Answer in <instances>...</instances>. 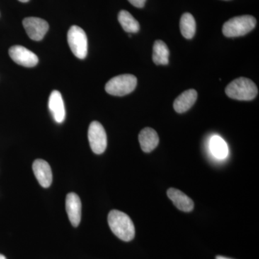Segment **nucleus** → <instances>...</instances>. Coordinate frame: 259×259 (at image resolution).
Returning <instances> with one entry per match:
<instances>
[{
	"instance_id": "obj_2",
	"label": "nucleus",
	"mask_w": 259,
	"mask_h": 259,
	"mask_svg": "<svg viewBox=\"0 0 259 259\" xmlns=\"http://www.w3.org/2000/svg\"><path fill=\"white\" fill-rule=\"evenodd\" d=\"M226 93L233 100L250 101L258 95V88L251 80L241 77L233 80L227 86Z\"/></svg>"
},
{
	"instance_id": "obj_3",
	"label": "nucleus",
	"mask_w": 259,
	"mask_h": 259,
	"mask_svg": "<svg viewBox=\"0 0 259 259\" xmlns=\"http://www.w3.org/2000/svg\"><path fill=\"white\" fill-rule=\"evenodd\" d=\"M255 25L256 20L251 15L235 17L223 25V35L228 37L243 36L253 30Z\"/></svg>"
},
{
	"instance_id": "obj_10",
	"label": "nucleus",
	"mask_w": 259,
	"mask_h": 259,
	"mask_svg": "<svg viewBox=\"0 0 259 259\" xmlns=\"http://www.w3.org/2000/svg\"><path fill=\"white\" fill-rule=\"evenodd\" d=\"M32 170L37 182L44 188L50 187L52 183L53 175L50 165L47 161L37 159L33 162Z\"/></svg>"
},
{
	"instance_id": "obj_1",
	"label": "nucleus",
	"mask_w": 259,
	"mask_h": 259,
	"mask_svg": "<svg viewBox=\"0 0 259 259\" xmlns=\"http://www.w3.org/2000/svg\"><path fill=\"white\" fill-rule=\"evenodd\" d=\"M108 224L112 233L122 241H132L135 237V226L131 218L121 211L113 209L108 214Z\"/></svg>"
},
{
	"instance_id": "obj_5",
	"label": "nucleus",
	"mask_w": 259,
	"mask_h": 259,
	"mask_svg": "<svg viewBox=\"0 0 259 259\" xmlns=\"http://www.w3.org/2000/svg\"><path fill=\"white\" fill-rule=\"evenodd\" d=\"M68 42L74 55L83 59L88 55V40L84 30L77 25H73L68 32Z\"/></svg>"
},
{
	"instance_id": "obj_4",
	"label": "nucleus",
	"mask_w": 259,
	"mask_h": 259,
	"mask_svg": "<svg viewBox=\"0 0 259 259\" xmlns=\"http://www.w3.org/2000/svg\"><path fill=\"white\" fill-rule=\"evenodd\" d=\"M137 86V78L132 74H122L112 78L105 85L107 93L122 97L134 91Z\"/></svg>"
},
{
	"instance_id": "obj_13",
	"label": "nucleus",
	"mask_w": 259,
	"mask_h": 259,
	"mask_svg": "<svg viewBox=\"0 0 259 259\" xmlns=\"http://www.w3.org/2000/svg\"><path fill=\"white\" fill-rule=\"evenodd\" d=\"M140 146L146 153H150L157 147L159 138L156 131L151 127H146L140 133L139 136Z\"/></svg>"
},
{
	"instance_id": "obj_21",
	"label": "nucleus",
	"mask_w": 259,
	"mask_h": 259,
	"mask_svg": "<svg viewBox=\"0 0 259 259\" xmlns=\"http://www.w3.org/2000/svg\"><path fill=\"white\" fill-rule=\"evenodd\" d=\"M18 1L21 2V3H28V2L30 1V0H18Z\"/></svg>"
},
{
	"instance_id": "obj_19",
	"label": "nucleus",
	"mask_w": 259,
	"mask_h": 259,
	"mask_svg": "<svg viewBox=\"0 0 259 259\" xmlns=\"http://www.w3.org/2000/svg\"><path fill=\"white\" fill-rule=\"evenodd\" d=\"M128 2L136 8H142L146 4V0H128Z\"/></svg>"
},
{
	"instance_id": "obj_8",
	"label": "nucleus",
	"mask_w": 259,
	"mask_h": 259,
	"mask_svg": "<svg viewBox=\"0 0 259 259\" xmlns=\"http://www.w3.org/2000/svg\"><path fill=\"white\" fill-rule=\"evenodd\" d=\"M9 54L10 58L16 64L25 67H34L38 63L37 56L31 51L22 46H14L10 48Z\"/></svg>"
},
{
	"instance_id": "obj_9",
	"label": "nucleus",
	"mask_w": 259,
	"mask_h": 259,
	"mask_svg": "<svg viewBox=\"0 0 259 259\" xmlns=\"http://www.w3.org/2000/svg\"><path fill=\"white\" fill-rule=\"evenodd\" d=\"M66 209L69 221L74 227L79 226L81 218V202L79 196L69 193L66 196Z\"/></svg>"
},
{
	"instance_id": "obj_14",
	"label": "nucleus",
	"mask_w": 259,
	"mask_h": 259,
	"mask_svg": "<svg viewBox=\"0 0 259 259\" xmlns=\"http://www.w3.org/2000/svg\"><path fill=\"white\" fill-rule=\"evenodd\" d=\"M197 99L196 90H189L181 94L174 102V108L178 113H184L193 106Z\"/></svg>"
},
{
	"instance_id": "obj_22",
	"label": "nucleus",
	"mask_w": 259,
	"mask_h": 259,
	"mask_svg": "<svg viewBox=\"0 0 259 259\" xmlns=\"http://www.w3.org/2000/svg\"><path fill=\"white\" fill-rule=\"evenodd\" d=\"M0 259H7L6 257L5 256V255H3V254H0Z\"/></svg>"
},
{
	"instance_id": "obj_7",
	"label": "nucleus",
	"mask_w": 259,
	"mask_h": 259,
	"mask_svg": "<svg viewBox=\"0 0 259 259\" xmlns=\"http://www.w3.org/2000/svg\"><path fill=\"white\" fill-rule=\"evenodd\" d=\"M23 27L28 37L33 40H41L47 33L49 25L44 19L30 17L24 19Z\"/></svg>"
},
{
	"instance_id": "obj_15",
	"label": "nucleus",
	"mask_w": 259,
	"mask_h": 259,
	"mask_svg": "<svg viewBox=\"0 0 259 259\" xmlns=\"http://www.w3.org/2000/svg\"><path fill=\"white\" fill-rule=\"evenodd\" d=\"M169 50L166 44L161 40H156L153 48V61L156 65L168 64Z\"/></svg>"
},
{
	"instance_id": "obj_12",
	"label": "nucleus",
	"mask_w": 259,
	"mask_h": 259,
	"mask_svg": "<svg viewBox=\"0 0 259 259\" xmlns=\"http://www.w3.org/2000/svg\"><path fill=\"white\" fill-rule=\"evenodd\" d=\"M167 195L180 210L189 212L194 209L193 200L182 191L170 188L167 191Z\"/></svg>"
},
{
	"instance_id": "obj_11",
	"label": "nucleus",
	"mask_w": 259,
	"mask_h": 259,
	"mask_svg": "<svg viewBox=\"0 0 259 259\" xmlns=\"http://www.w3.org/2000/svg\"><path fill=\"white\" fill-rule=\"evenodd\" d=\"M49 108L54 120L58 123L64 122L66 117L64 100L61 94L57 90L51 93L49 100Z\"/></svg>"
},
{
	"instance_id": "obj_6",
	"label": "nucleus",
	"mask_w": 259,
	"mask_h": 259,
	"mask_svg": "<svg viewBox=\"0 0 259 259\" xmlns=\"http://www.w3.org/2000/svg\"><path fill=\"white\" fill-rule=\"evenodd\" d=\"M88 139L90 147L94 153L102 154L106 150L107 134L101 123L94 121L90 124L88 131Z\"/></svg>"
},
{
	"instance_id": "obj_17",
	"label": "nucleus",
	"mask_w": 259,
	"mask_h": 259,
	"mask_svg": "<svg viewBox=\"0 0 259 259\" xmlns=\"http://www.w3.org/2000/svg\"><path fill=\"white\" fill-rule=\"evenodd\" d=\"M209 148L213 156L219 159H223L228 156V145L220 136H214L212 137L209 142Z\"/></svg>"
},
{
	"instance_id": "obj_20",
	"label": "nucleus",
	"mask_w": 259,
	"mask_h": 259,
	"mask_svg": "<svg viewBox=\"0 0 259 259\" xmlns=\"http://www.w3.org/2000/svg\"><path fill=\"white\" fill-rule=\"evenodd\" d=\"M216 259H231V258H227V257L222 256V255H218V256L216 257Z\"/></svg>"
},
{
	"instance_id": "obj_16",
	"label": "nucleus",
	"mask_w": 259,
	"mask_h": 259,
	"mask_svg": "<svg viewBox=\"0 0 259 259\" xmlns=\"http://www.w3.org/2000/svg\"><path fill=\"white\" fill-rule=\"evenodd\" d=\"M118 21L125 32L128 33H136L139 31V22L133 17V15L126 10H121L118 14Z\"/></svg>"
},
{
	"instance_id": "obj_18",
	"label": "nucleus",
	"mask_w": 259,
	"mask_h": 259,
	"mask_svg": "<svg viewBox=\"0 0 259 259\" xmlns=\"http://www.w3.org/2000/svg\"><path fill=\"white\" fill-rule=\"evenodd\" d=\"M180 30L187 39H192L196 32V22L190 13H185L180 20Z\"/></svg>"
}]
</instances>
